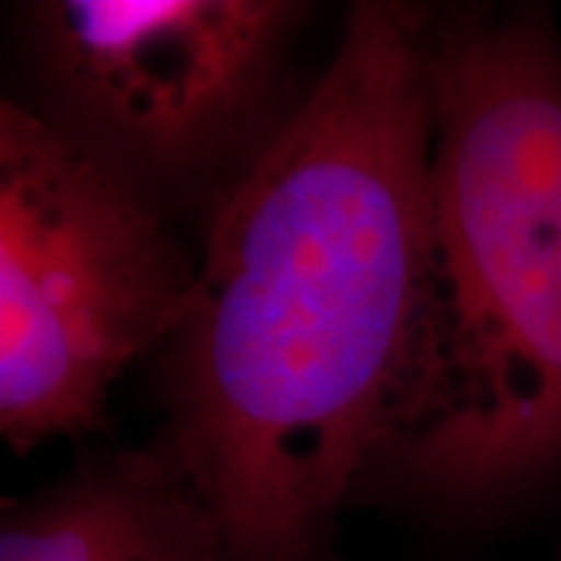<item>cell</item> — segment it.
Returning a JSON list of instances; mask_svg holds the SVG:
<instances>
[{"label":"cell","instance_id":"1","mask_svg":"<svg viewBox=\"0 0 561 561\" xmlns=\"http://www.w3.org/2000/svg\"><path fill=\"white\" fill-rule=\"evenodd\" d=\"M431 10L359 0L290 128L203 231L160 350V440L228 561H316L419 334Z\"/></svg>","mask_w":561,"mask_h":561},{"label":"cell","instance_id":"2","mask_svg":"<svg viewBox=\"0 0 561 561\" xmlns=\"http://www.w3.org/2000/svg\"><path fill=\"white\" fill-rule=\"evenodd\" d=\"M561 471V32L540 3L431 10L419 334L359 493L478 515Z\"/></svg>","mask_w":561,"mask_h":561},{"label":"cell","instance_id":"3","mask_svg":"<svg viewBox=\"0 0 561 561\" xmlns=\"http://www.w3.org/2000/svg\"><path fill=\"white\" fill-rule=\"evenodd\" d=\"M316 16L302 0L28 3L32 110L172 234L203 238L319 79L300 66Z\"/></svg>","mask_w":561,"mask_h":561},{"label":"cell","instance_id":"4","mask_svg":"<svg viewBox=\"0 0 561 561\" xmlns=\"http://www.w3.org/2000/svg\"><path fill=\"white\" fill-rule=\"evenodd\" d=\"M194 256L32 106L0 91V446L98 427L160 350Z\"/></svg>","mask_w":561,"mask_h":561},{"label":"cell","instance_id":"5","mask_svg":"<svg viewBox=\"0 0 561 561\" xmlns=\"http://www.w3.org/2000/svg\"><path fill=\"white\" fill-rule=\"evenodd\" d=\"M0 561H228V552L213 512L157 437L0 512Z\"/></svg>","mask_w":561,"mask_h":561}]
</instances>
